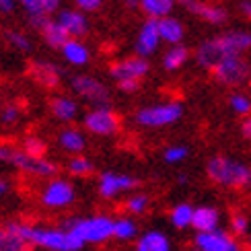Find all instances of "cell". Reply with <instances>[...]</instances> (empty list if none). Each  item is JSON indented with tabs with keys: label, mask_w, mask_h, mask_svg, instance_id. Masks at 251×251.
Masks as SVG:
<instances>
[{
	"label": "cell",
	"mask_w": 251,
	"mask_h": 251,
	"mask_svg": "<svg viewBox=\"0 0 251 251\" xmlns=\"http://www.w3.org/2000/svg\"><path fill=\"white\" fill-rule=\"evenodd\" d=\"M251 50V31L231 29L225 33L202 41L194 51L196 64L204 70H212L226 56H243Z\"/></svg>",
	"instance_id": "cell-1"
},
{
	"label": "cell",
	"mask_w": 251,
	"mask_h": 251,
	"mask_svg": "<svg viewBox=\"0 0 251 251\" xmlns=\"http://www.w3.org/2000/svg\"><path fill=\"white\" fill-rule=\"evenodd\" d=\"M19 233L29 247H35L41 251H80L85 247V243L64 226L19 223Z\"/></svg>",
	"instance_id": "cell-2"
},
{
	"label": "cell",
	"mask_w": 251,
	"mask_h": 251,
	"mask_svg": "<svg viewBox=\"0 0 251 251\" xmlns=\"http://www.w3.org/2000/svg\"><path fill=\"white\" fill-rule=\"evenodd\" d=\"M206 175L212 183L225 190H249L251 187V167L225 154H214L208 159Z\"/></svg>",
	"instance_id": "cell-3"
},
{
	"label": "cell",
	"mask_w": 251,
	"mask_h": 251,
	"mask_svg": "<svg viewBox=\"0 0 251 251\" xmlns=\"http://www.w3.org/2000/svg\"><path fill=\"white\" fill-rule=\"evenodd\" d=\"M0 163L15 167L17 171L25 173L35 179H54L58 175L60 167L56 161L48 159V156H31L27 154L21 146L8 144V142H0Z\"/></svg>",
	"instance_id": "cell-4"
},
{
	"label": "cell",
	"mask_w": 251,
	"mask_h": 251,
	"mask_svg": "<svg viewBox=\"0 0 251 251\" xmlns=\"http://www.w3.org/2000/svg\"><path fill=\"white\" fill-rule=\"evenodd\" d=\"M62 226L75 233L85 245H103L113 241V216L105 212L87 214V216H70Z\"/></svg>",
	"instance_id": "cell-5"
},
{
	"label": "cell",
	"mask_w": 251,
	"mask_h": 251,
	"mask_svg": "<svg viewBox=\"0 0 251 251\" xmlns=\"http://www.w3.org/2000/svg\"><path fill=\"white\" fill-rule=\"evenodd\" d=\"M181 118H183V105L179 101H159L136 109L134 124L146 130H161L175 126Z\"/></svg>",
	"instance_id": "cell-6"
},
{
	"label": "cell",
	"mask_w": 251,
	"mask_h": 251,
	"mask_svg": "<svg viewBox=\"0 0 251 251\" xmlns=\"http://www.w3.org/2000/svg\"><path fill=\"white\" fill-rule=\"evenodd\" d=\"M70 89L78 99L91 103V107L111 105V91L107 89L105 82L93 75L80 72V75L70 76Z\"/></svg>",
	"instance_id": "cell-7"
},
{
	"label": "cell",
	"mask_w": 251,
	"mask_h": 251,
	"mask_svg": "<svg viewBox=\"0 0 251 251\" xmlns=\"http://www.w3.org/2000/svg\"><path fill=\"white\" fill-rule=\"evenodd\" d=\"M76 202V187L72 181L54 177L48 179L39 192V204L46 210H66Z\"/></svg>",
	"instance_id": "cell-8"
},
{
	"label": "cell",
	"mask_w": 251,
	"mask_h": 251,
	"mask_svg": "<svg viewBox=\"0 0 251 251\" xmlns=\"http://www.w3.org/2000/svg\"><path fill=\"white\" fill-rule=\"evenodd\" d=\"M82 128L93 136H99V138H109V136H116L122 130V120L111 109V105L91 107L82 116Z\"/></svg>",
	"instance_id": "cell-9"
},
{
	"label": "cell",
	"mask_w": 251,
	"mask_h": 251,
	"mask_svg": "<svg viewBox=\"0 0 251 251\" xmlns=\"http://www.w3.org/2000/svg\"><path fill=\"white\" fill-rule=\"evenodd\" d=\"M140 185V179L136 175L120 173V171H103L97 177V194L103 200H118L124 194L136 192V187Z\"/></svg>",
	"instance_id": "cell-10"
},
{
	"label": "cell",
	"mask_w": 251,
	"mask_h": 251,
	"mask_svg": "<svg viewBox=\"0 0 251 251\" xmlns=\"http://www.w3.org/2000/svg\"><path fill=\"white\" fill-rule=\"evenodd\" d=\"M210 72L214 80L225 87H241L251 76V68L243 56H226Z\"/></svg>",
	"instance_id": "cell-11"
},
{
	"label": "cell",
	"mask_w": 251,
	"mask_h": 251,
	"mask_svg": "<svg viewBox=\"0 0 251 251\" xmlns=\"http://www.w3.org/2000/svg\"><path fill=\"white\" fill-rule=\"evenodd\" d=\"M149 72H151V62L136 54L116 60L109 66V76L111 80H116V85L118 82H142L149 76Z\"/></svg>",
	"instance_id": "cell-12"
},
{
	"label": "cell",
	"mask_w": 251,
	"mask_h": 251,
	"mask_svg": "<svg viewBox=\"0 0 251 251\" xmlns=\"http://www.w3.org/2000/svg\"><path fill=\"white\" fill-rule=\"evenodd\" d=\"M196 251H243V245L239 239L226 231V228H216L210 233H196L194 237Z\"/></svg>",
	"instance_id": "cell-13"
},
{
	"label": "cell",
	"mask_w": 251,
	"mask_h": 251,
	"mask_svg": "<svg viewBox=\"0 0 251 251\" xmlns=\"http://www.w3.org/2000/svg\"><path fill=\"white\" fill-rule=\"evenodd\" d=\"M161 44H163V39H161V31H159V21L146 19L144 23L140 25L138 33H136L134 54L149 60L151 56H154L156 51H159Z\"/></svg>",
	"instance_id": "cell-14"
},
{
	"label": "cell",
	"mask_w": 251,
	"mask_h": 251,
	"mask_svg": "<svg viewBox=\"0 0 251 251\" xmlns=\"http://www.w3.org/2000/svg\"><path fill=\"white\" fill-rule=\"evenodd\" d=\"M56 21L66 29V33L75 39L87 37L91 31L87 13H82L78 8H60V13L56 15Z\"/></svg>",
	"instance_id": "cell-15"
},
{
	"label": "cell",
	"mask_w": 251,
	"mask_h": 251,
	"mask_svg": "<svg viewBox=\"0 0 251 251\" xmlns=\"http://www.w3.org/2000/svg\"><path fill=\"white\" fill-rule=\"evenodd\" d=\"M183 6H185V10H190L192 15L202 19L208 25H225L228 19V13L223 6L212 4V2H204V0H187Z\"/></svg>",
	"instance_id": "cell-16"
},
{
	"label": "cell",
	"mask_w": 251,
	"mask_h": 251,
	"mask_svg": "<svg viewBox=\"0 0 251 251\" xmlns=\"http://www.w3.org/2000/svg\"><path fill=\"white\" fill-rule=\"evenodd\" d=\"M132 251H175V245L165 231L149 228V231H142L140 237L134 241Z\"/></svg>",
	"instance_id": "cell-17"
},
{
	"label": "cell",
	"mask_w": 251,
	"mask_h": 251,
	"mask_svg": "<svg viewBox=\"0 0 251 251\" xmlns=\"http://www.w3.org/2000/svg\"><path fill=\"white\" fill-rule=\"evenodd\" d=\"M221 210L216 206L210 204H204V206H196V212H194V223L192 228L196 233H210L221 228Z\"/></svg>",
	"instance_id": "cell-18"
},
{
	"label": "cell",
	"mask_w": 251,
	"mask_h": 251,
	"mask_svg": "<svg viewBox=\"0 0 251 251\" xmlns=\"http://www.w3.org/2000/svg\"><path fill=\"white\" fill-rule=\"evenodd\" d=\"M58 146L62 152L66 154H82L87 149V136L82 130L78 128H72V126H66V128H62L58 132Z\"/></svg>",
	"instance_id": "cell-19"
},
{
	"label": "cell",
	"mask_w": 251,
	"mask_h": 251,
	"mask_svg": "<svg viewBox=\"0 0 251 251\" xmlns=\"http://www.w3.org/2000/svg\"><path fill=\"white\" fill-rule=\"evenodd\" d=\"M60 54H62V58H64L66 64L75 66V68H82V66H87L91 62V50L82 39L70 37L66 44L62 46Z\"/></svg>",
	"instance_id": "cell-20"
},
{
	"label": "cell",
	"mask_w": 251,
	"mask_h": 251,
	"mask_svg": "<svg viewBox=\"0 0 251 251\" xmlns=\"http://www.w3.org/2000/svg\"><path fill=\"white\" fill-rule=\"evenodd\" d=\"M50 111L58 122L62 124H70L78 118L80 107H78V101L70 95H56L54 99L50 101Z\"/></svg>",
	"instance_id": "cell-21"
},
{
	"label": "cell",
	"mask_w": 251,
	"mask_h": 251,
	"mask_svg": "<svg viewBox=\"0 0 251 251\" xmlns=\"http://www.w3.org/2000/svg\"><path fill=\"white\" fill-rule=\"evenodd\" d=\"M31 76H33L44 89H56L62 82V72L54 62L37 60L31 64Z\"/></svg>",
	"instance_id": "cell-22"
},
{
	"label": "cell",
	"mask_w": 251,
	"mask_h": 251,
	"mask_svg": "<svg viewBox=\"0 0 251 251\" xmlns=\"http://www.w3.org/2000/svg\"><path fill=\"white\" fill-rule=\"evenodd\" d=\"M140 237L138 223L134 221V216L122 214L113 216V241L116 243H134Z\"/></svg>",
	"instance_id": "cell-23"
},
{
	"label": "cell",
	"mask_w": 251,
	"mask_h": 251,
	"mask_svg": "<svg viewBox=\"0 0 251 251\" xmlns=\"http://www.w3.org/2000/svg\"><path fill=\"white\" fill-rule=\"evenodd\" d=\"M17 4L27 13L29 19L58 15L62 8V0H17Z\"/></svg>",
	"instance_id": "cell-24"
},
{
	"label": "cell",
	"mask_w": 251,
	"mask_h": 251,
	"mask_svg": "<svg viewBox=\"0 0 251 251\" xmlns=\"http://www.w3.org/2000/svg\"><path fill=\"white\" fill-rule=\"evenodd\" d=\"M0 251H29V245L19 233V223L0 225Z\"/></svg>",
	"instance_id": "cell-25"
},
{
	"label": "cell",
	"mask_w": 251,
	"mask_h": 251,
	"mask_svg": "<svg viewBox=\"0 0 251 251\" xmlns=\"http://www.w3.org/2000/svg\"><path fill=\"white\" fill-rule=\"evenodd\" d=\"M159 31H161V39L167 46H179L183 44L185 37V27L177 17H165L159 21Z\"/></svg>",
	"instance_id": "cell-26"
},
{
	"label": "cell",
	"mask_w": 251,
	"mask_h": 251,
	"mask_svg": "<svg viewBox=\"0 0 251 251\" xmlns=\"http://www.w3.org/2000/svg\"><path fill=\"white\" fill-rule=\"evenodd\" d=\"M39 33H41V39H44V44L51 50H62V46L66 44V41L70 39V35L66 33V29L62 27L56 19H48L46 21V25L39 29Z\"/></svg>",
	"instance_id": "cell-27"
},
{
	"label": "cell",
	"mask_w": 251,
	"mask_h": 251,
	"mask_svg": "<svg viewBox=\"0 0 251 251\" xmlns=\"http://www.w3.org/2000/svg\"><path fill=\"white\" fill-rule=\"evenodd\" d=\"M187 60H190V50H187L183 44L169 46L167 51L163 54V58H161V66L167 72H177V70H181L187 64Z\"/></svg>",
	"instance_id": "cell-28"
},
{
	"label": "cell",
	"mask_w": 251,
	"mask_h": 251,
	"mask_svg": "<svg viewBox=\"0 0 251 251\" xmlns=\"http://www.w3.org/2000/svg\"><path fill=\"white\" fill-rule=\"evenodd\" d=\"M194 212L196 206H192L190 202H177L169 210V225L177 231H185L194 223Z\"/></svg>",
	"instance_id": "cell-29"
},
{
	"label": "cell",
	"mask_w": 251,
	"mask_h": 251,
	"mask_svg": "<svg viewBox=\"0 0 251 251\" xmlns=\"http://www.w3.org/2000/svg\"><path fill=\"white\" fill-rule=\"evenodd\" d=\"M177 0H140V10L146 15V19L161 21L165 17H171Z\"/></svg>",
	"instance_id": "cell-30"
},
{
	"label": "cell",
	"mask_w": 251,
	"mask_h": 251,
	"mask_svg": "<svg viewBox=\"0 0 251 251\" xmlns=\"http://www.w3.org/2000/svg\"><path fill=\"white\" fill-rule=\"evenodd\" d=\"M66 173L70 177H78V179L91 177L95 173V163H93L87 154H75V156H70L66 163Z\"/></svg>",
	"instance_id": "cell-31"
},
{
	"label": "cell",
	"mask_w": 251,
	"mask_h": 251,
	"mask_svg": "<svg viewBox=\"0 0 251 251\" xmlns=\"http://www.w3.org/2000/svg\"><path fill=\"white\" fill-rule=\"evenodd\" d=\"M149 208H151V196L149 194H144V192H132L128 198L124 200V210L126 214H130V216H142L149 212Z\"/></svg>",
	"instance_id": "cell-32"
},
{
	"label": "cell",
	"mask_w": 251,
	"mask_h": 251,
	"mask_svg": "<svg viewBox=\"0 0 251 251\" xmlns=\"http://www.w3.org/2000/svg\"><path fill=\"white\" fill-rule=\"evenodd\" d=\"M228 107H231L235 116L247 118V116H251V97L243 91H235L228 95Z\"/></svg>",
	"instance_id": "cell-33"
},
{
	"label": "cell",
	"mask_w": 251,
	"mask_h": 251,
	"mask_svg": "<svg viewBox=\"0 0 251 251\" xmlns=\"http://www.w3.org/2000/svg\"><path fill=\"white\" fill-rule=\"evenodd\" d=\"M6 44L13 48V50H17V51H21V54H29L31 51V39H29V35L27 33H23V31H17V29H10V31H6Z\"/></svg>",
	"instance_id": "cell-34"
},
{
	"label": "cell",
	"mask_w": 251,
	"mask_h": 251,
	"mask_svg": "<svg viewBox=\"0 0 251 251\" xmlns=\"http://www.w3.org/2000/svg\"><path fill=\"white\" fill-rule=\"evenodd\" d=\"M21 149H23L27 154H31V156H46L48 142L41 138V136L29 134V136H25V138H23V142H21Z\"/></svg>",
	"instance_id": "cell-35"
},
{
	"label": "cell",
	"mask_w": 251,
	"mask_h": 251,
	"mask_svg": "<svg viewBox=\"0 0 251 251\" xmlns=\"http://www.w3.org/2000/svg\"><path fill=\"white\" fill-rule=\"evenodd\" d=\"M228 231H231L237 239L239 237H247L251 233V221L245 212H235L231 214V221H228Z\"/></svg>",
	"instance_id": "cell-36"
},
{
	"label": "cell",
	"mask_w": 251,
	"mask_h": 251,
	"mask_svg": "<svg viewBox=\"0 0 251 251\" xmlns=\"http://www.w3.org/2000/svg\"><path fill=\"white\" fill-rule=\"evenodd\" d=\"M187 156H190V149L185 144H171L163 151V161L167 165H181Z\"/></svg>",
	"instance_id": "cell-37"
},
{
	"label": "cell",
	"mask_w": 251,
	"mask_h": 251,
	"mask_svg": "<svg viewBox=\"0 0 251 251\" xmlns=\"http://www.w3.org/2000/svg\"><path fill=\"white\" fill-rule=\"evenodd\" d=\"M21 120V107L17 103H4L2 109H0V124L4 126H13Z\"/></svg>",
	"instance_id": "cell-38"
},
{
	"label": "cell",
	"mask_w": 251,
	"mask_h": 251,
	"mask_svg": "<svg viewBox=\"0 0 251 251\" xmlns=\"http://www.w3.org/2000/svg\"><path fill=\"white\" fill-rule=\"evenodd\" d=\"M103 6V0H75V8L82 10V13H97Z\"/></svg>",
	"instance_id": "cell-39"
},
{
	"label": "cell",
	"mask_w": 251,
	"mask_h": 251,
	"mask_svg": "<svg viewBox=\"0 0 251 251\" xmlns=\"http://www.w3.org/2000/svg\"><path fill=\"white\" fill-rule=\"evenodd\" d=\"M17 8V0H0V15H13Z\"/></svg>",
	"instance_id": "cell-40"
},
{
	"label": "cell",
	"mask_w": 251,
	"mask_h": 251,
	"mask_svg": "<svg viewBox=\"0 0 251 251\" xmlns=\"http://www.w3.org/2000/svg\"><path fill=\"white\" fill-rule=\"evenodd\" d=\"M140 89V82H118V91L126 93V95H132Z\"/></svg>",
	"instance_id": "cell-41"
},
{
	"label": "cell",
	"mask_w": 251,
	"mask_h": 251,
	"mask_svg": "<svg viewBox=\"0 0 251 251\" xmlns=\"http://www.w3.org/2000/svg\"><path fill=\"white\" fill-rule=\"evenodd\" d=\"M241 134H243V138L245 140H251V116H247V118H243V122H241Z\"/></svg>",
	"instance_id": "cell-42"
},
{
	"label": "cell",
	"mask_w": 251,
	"mask_h": 251,
	"mask_svg": "<svg viewBox=\"0 0 251 251\" xmlns=\"http://www.w3.org/2000/svg\"><path fill=\"white\" fill-rule=\"evenodd\" d=\"M239 10H241V15L247 21H251V0H241V2H239Z\"/></svg>",
	"instance_id": "cell-43"
},
{
	"label": "cell",
	"mask_w": 251,
	"mask_h": 251,
	"mask_svg": "<svg viewBox=\"0 0 251 251\" xmlns=\"http://www.w3.org/2000/svg\"><path fill=\"white\" fill-rule=\"evenodd\" d=\"M122 2H124V6H126V8H130V10L140 8V0H122Z\"/></svg>",
	"instance_id": "cell-44"
},
{
	"label": "cell",
	"mask_w": 251,
	"mask_h": 251,
	"mask_svg": "<svg viewBox=\"0 0 251 251\" xmlns=\"http://www.w3.org/2000/svg\"><path fill=\"white\" fill-rule=\"evenodd\" d=\"M6 192H8V183L2 179V177H0V196L6 194Z\"/></svg>",
	"instance_id": "cell-45"
},
{
	"label": "cell",
	"mask_w": 251,
	"mask_h": 251,
	"mask_svg": "<svg viewBox=\"0 0 251 251\" xmlns=\"http://www.w3.org/2000/svg\"><path fill=\"white\" fill-rule=\"evenodd\" d=\"M177 181H179V183H187V181H190V179H187V175L179 173V175H177Z\"/></svg>",
	"instance_id": "cell-46"
},
{
	"label": "cell",
	"mask_w": 251,
	"mask_h": 251,
	"mask_svg": "<svg viewBox=\"0 0 251 251\" xmlns=\"http://www.w3.org/2000/svg\"><path fill=\"white\" fill-rule=\"evenodd\" d=\"M247 251H251V233L247 235Z\"/></svg>",
	"instance_id": "cell-47"
},
{
	"label": "cell",
	"mask_w": 251,
	"mask_h": 251,
	"mask_svg": "<svg viewBox=\"0 0 251 251\" xmlns=\"http://www.w3.org/2000/svg\"><path fill=\"white\" fill-rule=\"evenodd\" d=\"M177 2H179V4H185V2H187V0H177Z\"/></svg>",
	"instance_id": "cell-48"
}]
</instances>
